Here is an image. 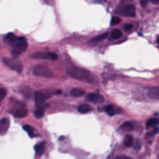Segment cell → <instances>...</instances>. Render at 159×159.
Instances as JSON below:
<instances>
[{
	"label": "cell",
	"mask_w": 159,
	"mask_h": 159,
	"mask_svg": "<svg viewBox=\"0 0 159 159\" xmlns=\"http://www.w3.org/2000/svg\"><path fill=\"white\" fill-rule=\"evenodd\" d=\"M68 73L72 78L81 81L89 84L96 83V78L93 74L89 71L83 68L73 66L68 70Z\"/></svg>",
	"instance_id": "1"
},
{
	"label": "cell",
	"mask_w": 159,
	"mask_h": 159,
	"mask_svg": "<svg viewBox=\"0 0 159 159\" xmlns=\"http://www.w3.org/2000/svg\"><path fill=\"white\" fill-rule=\"evenodd\" d=\"M11 111L13 116L17 118L25 117L28 112L25 105L20 102H16L12 107Z\"/></svg>",
	"instance_id": "2"
},
{
	"label": "cell",
	"mask_w": 159,
	"mask_h": 159,
	"mask_svg": "<svg viewBox=\"0 0 159 159\" xmlns=\"http://www.w3.org/2000/svg\"><path fill=\"white\" fill-rule=\"evenodd\" d=\"M27 47V43L24 37H19L17 40L12 46V54L20 55L23 53Z\"/></svg>",
	"instance_id": "3"
},
{
	"label": "cell",
	"mask_w": 159,
	"mask_h": 159,
	"mask_svg": "<svg viewBox=\"0 0 159 159\" xmlns=\"http://www.w3.org/2000/svg\"><path fill=\"white\" fill-rule=\"evenodd\" d=\"M33 73L34 75L43 78H50L52 76V73L50 70L47 66L41 65H36L33 69Z\"/></svg>",
	"instance_id": "4"
},
{
	"label": "cell",
	"mask_w": 159,
	"mask_h": 159,
	"mask_svg": "<svg viewBox=\"0 0 159 159\" xmlns=\"http://www.w3.org/2000/svg\"><path fill=\"white\" fill-rule=\"evenodd\" d=\"M3 62L4 64L12 70H14L18 73H20L22 70V65L20 61L13 60L9 58H4Z\"/></svg>",
	"instance_id": "5"
},
{
	"label": "cell",
	"mask_w": 159,
	"mask_h": 159,
	"mask_svg": "<svg viewBox=\"0 0 159 159\" xmlns=\"http://www.w3.org/2000/svg\"><path fill=\"white\" fill-rule=\"evenodd\" d=\"M32 57L35 59H44L48 60H55L58 58L57 54L48 52H35L32 55Z\"/></svg>",
	"instance_id": "6"
},
{
	"label": "cell",
	"mask_w": 159,
	"mask_h": 159,
	"mask_svg": "<svg viewBox=\"0 0 159 159\" xmlns=\"http://www.w3.org/2000/svg\"><path fill=\"white\" fill-rule=\"evenodd\" d=\"M121 14L127 17H135V8L134 5L129 4L122 7L120 12Z\"/></svg>",
	"instance_id": "7"
},
{
	"label": "cell",
	"mask_w": 159,
	"mask_h": 159,
	"mask_svg": "<svg viewBox=\"0 0 159 159\" xmlns=\"http://www.w3.org/2000/svg\"><path fill=\"white\" fill-rule=\"evenodd\" d=\"M88 100L95 102V103H102L104 101V96L99 93H89L86 97Z\"/></svg>",
	"instance_id": "8"
},
{
	"label": "cell",
	"mask_w": 159,
	"mask_h": 159,
	"mask_svg": "<svg viewBox=\"0 0 159 159\" xmlns=\"http://www.w3.org/2000/svg\"><path fill=\"white\" fill-rule=\"evenodd\" d=\"M10 120L7 117H4L0 119V135H4L9 129Z\"/></svg>",
	"instance_id": "9"
},
{
	"label": "cell",
	"mask_w": 159,
	"mask_h": 159,
	"mask_svg": "<svg viewBox=\"0 0 159 159\" xmlns=\"http://www.w3.org/2000/svg\"><path fill=\"white\" fill-rule=\"evenodd\" d=\"M45 100V97L41 92L36 91L35 93V102L37 107L43 106Z\"/></svg>",
	"instance_id": "10"
},
{
	"label": "cell",
	"mask_w": 159,
	"mask_h": 159,
	"mask_svg": "<svg viewBox=\"0 0 159 159\" xmlns=\"http://www.w3.org/2000/svg\"><path fill=\"white\" fill-rule=\"evenodd\" d=\"M45 142H42L37 143L34 146V150L37 156H41L45 150Z\"/></svg>",
	"instance_id": "11"
},
{
	"label": "cell",
	"mask_w": 159,
	"mask_h": 159,
	"mask_svg": "<svg viewBox=\"0 0 159 159\" xmlns=\"http://www.w3.org/2000/svg\"><path fill=\"white\" fill-rule=\"evenodd\" d=\"M147 95L150 98L159 99V88H153L147 92Z\"/></svg>",
	"instance_id": "12"
},
{
	"label": "cell",
	"mask_w": 159,
	"mask_h": 159,
	"mask_svg": "<svg viewBox=\"0 0 159 159\" xmlns=\"http://www.w3.org/2000/svg\"><path fill=\"white\" fill-rule=\"evenodd\" d=\"M18 37H17L16 35H14L12 33H9L6 35L5 39L6 42L8 43V44H9L12 47L17 40Z\"/></svg>",
	"instance_id": "13"
},
{
	"label": "cell",
	"mask_w": 159,
	"mask_h": 159,
	"mask_svg": "<svg viewBox=\"0 0 159 159\" xmlns=\"http://www.w3.org/2000/svg\"><path fill=\"white\" fill-rule=\"evenodd\" d=\"M105 111L109 115V116H113L115 114H119L121 112L120 109L114 107L112 105H108L105 107Z\"/></svg>",
	"instance_id": "14"
},
{
	"label": "cell",
	"mask_w": 159,
	"mask_h": 159,
	"mask_svg": "<svg viewBox=\"0 0 159 159\" xmlns=\"http://www.w3.org/2000/svg\"><path fill=\"white\" fill-rule=\"evenodd\" d=\"M78 110L80 113L84 114V113H87V112L91 111L92 110V107L89 104H82L78 106Z\"/></svg>",
	"instance_id": "15"
},
{
	"label": "cell",
	"mask_w": 159,
	"mask_h": 159,
	"mask_svg": "<svg viewBox=\"0 0 159 159\" xmlns=\"http://www.w3.org/2000/svg\"><path fill=\"white\" fill-rule=\"evenodd\" d=\"M119 129L124 132H130L133 130V125L130 122H125L120 127Z\"/></svg>",
	"instance_id": "16"
},
{
	"label": "cell",
	"mask_w": 159,
	"mask_h": 159,
	"mask_svg": "<svg viewBox=\"0 0 159 159\" xmlns=\"http://www.w3.org/2000/svg\"><path fill=\"white\" fill-rule=\"evenodd\" d=\"M84 93L85 91L83 89L78 88H74L70 91V94L72 96H80L84 94Z\"/></svg>",
	"instance_id": "17"
},
{
	"label": "cell",
	"mask_w": 159,
	"mask_h": 159,
	"mask_svg": "<svg viewBox=\"0 0 159 159\" xmlns=\"http://www.w3.org/2000/svg\"><path fill=\"white\" fill-rule=\"evenodd\" d=\"M124 143L125 146L130 147L133 145V137L131 135L127 134L125 135L124 140Z\"/></svg>",
	"instance_id": "18"
},
{
	"label": "cell",
	"mask_w": 159,
	"mask_h": 159,
	"mask_svg": "<svg viewBox=\"0 0 159 159\" xmlns=\"http://www.w3.org/2000/svg\"><path fill=\"white\" fill-rule=\"evenodd\" d=\"M122 31L118 29H114L111 32V37L114 39H119L122 37Z\"/></svg>",
	"instance_id": "19"
},
{
	"label": "cell",
	"mask_w": 159,
	"mask_h": 159,
	"mask_svg": "<svg viewBox=\"0 0 159 159\" xmlns=\"http://www.w3.org/2000/svg\"><path fill=\"white\" fill-rule=\"evenodd\" d=\"M44 114V108L43 106L37 107V109L35 111V116L37 119H40Z\"/></svg>",
	"instance_id": "20"
},
{
	"label": "cell",
	"mask_w": 159,
	"mask_h": 159,
	"mask_svg": "<svg viewBox=\"0 0 159 159\" xmlns=\"http://www.w3.org/2000/svg\"><path fill=\"white\" fill-rule=\"evenodd\" d=\"M22 127H23V129L27 132V134H29V137H30L31 138L34 137V129L31 126H30V125H29L27 124H25V125H24Z\"/></svg>",
	"instance_id": "21"
},
{
	"label": "cell",
	"mask_w": 159,
	"mask_h": 159,
	"mask_svg": "<svg viewBox=\"0 0 159 159\" xmlns=\"http://www.w3.org/2000/svg\"><path fill=\"white\" fill-rule=\"evenodd\" d=\"M158 124H159V119L152 118V119H150L147 120L146 127H151L156 125Z\"/></svg>",
	"instance_id": "22"
},
{
	"label": "cell",
	"mask_w": 159,
	"mask_h": 159,
	"mask_svg": "<svg viewBox=\"0 0 159 159\" xmlns=\"http://www.w3.org/2000/svg\"><path fill=\"white\" fill-rule=\"evenodd\" d=\"M108 34L109 33L107 32H104V34H102L98 36H96L95 37H94L93 39H92V41H100V40H104L106 38H107V37L108 36Z\"/></svg>",
	"instance_id": "23"
},
{
	"label": "cell",
	"mask_w": 159,
	"mask_h": 159,
	"mask_svg": "<svg viewBox=\"0 0 159 159\" xmlns=\"http://www.w3.org/2000/svg\"><path fill=\"white\" fill-rule=\"evenodd\" d=\"M121 21V19L118 17H116V16H114L112 17L111 19V25H116V24H117L119 23H120Z\"/></svg>",
	"instance_id": "24"
},
{
	"label": "cell",
	"mask_w": 159,
	"mask_h": 159,
	"mask_svg": "<svg viewBox=\"0 0 159 159\" xmlns=\"http://www.w3.org/2000/svg\"><path fill=\"white\" fill-rule=\"evenodd\" d=\"M6 95V90L4 88H0V103L1 101L4 99V98Z\"/></svg>",
	"instance_id": "25"
},
{
	"label": "cell",
	"mask_w": 159,
	"mask_h": 159,
	"mask_svg": "<svg viewBox=\"0 0 159 159\" xmlns=\"http://www.w3.org/2000/svg\"><path fill=\"white\" fill-rule=\"evenodd\" d=\"M158 132V127H156V128H155L154 129H153L152 131H151L150 132L148 133L147 135V137H148L153 136V135H154L155 134H156Z\"/></svg>",
	"instance_id": "26"
},
{
	"label": "cell",
	"mask_w": 159,
	"mask_h": 159,
	"mask_svg": "<svg viewBox=\"0 0 159 159\" xmlns=\"http://www.w3.org/2000/svg\"><path fill=\"white\" fill-rule=\"evenodd\" d=\"M132 24H125V28L127 30H130L132 28Z\"/></svg>",
	"instance_id": "27"
},
{
	"label": "cell",
	"mask_w": 159,
	"mask_h": 159,
	"mask_svg": "<svg viewBox=\"0 0 159 159\" xmlns=\"http://www.w3.org/2000/svg\"><path fill=\"white\" fill-rule=\"evenodd\" d=\"M148 1H149V0H140V3H141V5H142V6H144L146 4V3H147Z\"/></svg>",
	"instance_id": "28"
},
{
	"label": "cell",
	"mask_w": 159,
	"mask_h": 159,
	"mask_svg": "<svg viewBox=\"0 0 159 159\" xmlns=\"http://www.w3.org/2000/svg\"><path fill=\"white\" fill-rule=\"evenodd\" d=\"M63 139H64V137H60L59 138V140H63Z\"/></svg>",
	"instance_id": "29"
},
{
	"label": "cell",
	"mask_w": 159,
	"mask_h": 159,
	"mask_svg": "<svg viewBox=\"0 0 159 159\" xmlns=\"http://www.w3.org/2000/svg\"><path fill=\"white\" fill-rule=\"evenodd\" d=\"M157 43L159 44V35H158V37H157Z\"/></svg>",
	"instance_id": "30"
},
{
	"label": "cell",
	"mask_w": 159,
	"mask_h": 159,
	"mask_svg": "<svg viewBox=\"0 0 159 159\" xmlns=\"http://www.w3.org/2000/svg\"><path fill=\"white\" fill-rule=\"evenodd\" d=\"M158 1H159V0H158Z\"/></svg>",
	"instance_id": "31"
}]
</instances>
